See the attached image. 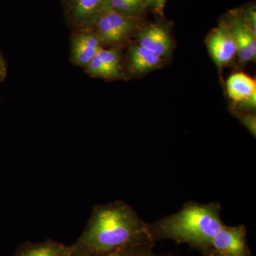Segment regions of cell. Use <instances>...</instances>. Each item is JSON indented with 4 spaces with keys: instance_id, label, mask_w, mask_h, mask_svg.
<instances>
[{
    "instance_id": "1",
    "label": "cell",
    "mask_w": 256,
    "mask_h": 256,
    "mask_svg": "<svg viewBox=\"0 0 256 256\" xmlns=\"http://www.w3.org/2000/svg\"><path fill=\"white\" fill-rule=\"evenodd\" d=\"M152 240L149 225L132 207L116 201L94 206L85 230L72 246L75 255L102 256Z\"/></svg>"
},
{
    "instance_id": "2",
    "label": "cell",
    "mask_w": 256,
    "mask_h": 256,
    "mask_svg": "<svg viewBox=\"0 0 256 256\" xmlns=\"http://www.w3.org/2000/svg\"><path fill=\"white\" fill-rule=\"evenodd\" d=\"M220 205L190 202L182 210L149 225L152 238H168L208 249L212 238L225 224L220 217Z\"/></svg>"
},
{
    "instance_id": "3",
    "label": "cell",
    "mask_w": 256,
    "mask_h": 256,
    "mask_svg": "<svg viewBox=\"0 0 256 256\" xmlns=\"http://www.w3.org/2000/svg\"><path fill=\"white\" fill-rule=\"evenodd\" d=\"M96 36L100 42L117 44L124 41L134 30L132 16L112 10H106L95 18Z\"/></svg>"
},
{
    "instance_id": "4",
    "label": "cell",
    "mask_w": 256,
    "mask_h": 256,
    "mask_svg": "<svg viewBox=\"0 0 256 256\" xmlns=\"http://www.w3.org/2000/svg\"><path fill=\"white\" fill-rule=\"evenodd\" d=\"M208 249L220 256H249L245 226H224L214 236Z\"/></svg>"
},
{
    "instance_id": "5",
    "label": "cell",
    "mask_w": 256,
    "mask_h": 256,
    "mask_svg": "<svg viewBox=\"0 0 256 256\" xmlns=\"http://www.w3.org/2000/svg\"><path fill=\"white\" fill-rule=\"evenodd\" d=\"M207 48L218 67L226 65L237 54L235 38L230 28L226 26H220L210 34L207 40Z\"/></svg>"
},
{
    "instance_id": "6",
    "label": "cell",
    "mask_w": 256,
    "mask_h": 256,
    "mask_svg": "<svg viewBox=\"0 0 256 256\" xmlns=\"http://www.w3.org/2000/svg\"><path fill=\"white\" fill-rule=\"evenodd\" d=\"M227 94L234 102L244 107L255 108L256 82L244 73H236L229 77L226 84Z\"/></svg>"
},
{
    "instance_id": "7",
    "label": "cell",
    "mask_w": 256,
    "mask_h": 256,
    "mask_svg": "<svg viewBox=\"0 0 256 256\" xmlns=\"http://www.w3.org/2000/svg\"><path fill=\"white\" fill-rule=\"evenodd\" d=\"M74 248L53 240L43 242H26L20 245L13 256H73Z\"/></svg>"
},
{
    "instance_id": "8",
    "label": "cell",
    "mask_w": 256,
    "mask_h": 256,
    "mask_svg": "<svg viewBox=\"0 0 256 256\" xmlns=\"http://www.w3.org/2000/svg\"><path fill=\"white\" fill-rule=\"evenodd\" d=\"M102 48L100 42L95 34H80L74 38L72 43V60L76 65L86 67Z\"/></svg>"
},
{
    "instance_id": "9",
    "label": "cell",
    "mask_w": 256,
    "mask_h": 256,
    "mask_svg": "<svg viewBox=\"0 0 256 256\" xmlns=\"http://www.w3.org/2000/svg\"><path fill=\"white\" fill-rule=\"evenodd\" d=\"M237 46V54L242 62H248L256 58V35L245 22L235 20L230 26Z\"/></svg>"
},
{
    "instance_id": "10",
    "label": "cell",
    "mask_w": 256,
    "mask_h": 256,
    "mask_svg": "<svg viewBox=\"0 0 256 256\" xmlns=\"http://www.w3.org/2000/svg\"><path fill=\"white\" fill-rule=\"evenodd\" d=\"M139 43L140 46L161 57L168 56L171 50V40L168 32L158 25H152L144 30L140 35Z\"/></svg>"
},
{
    "instance_id": "11",
    "label": "cell",
    "mask_w": 256,
    "mask_h": 256,
    "mask_svg": "<svg viewBox=\"0 0 256 256\" xmlns=\"http://www.w3.org/2000/svg\"><path fill=\"white\" fill-rule=\"evenodd\" d=\"M161 60L159 55L138 45L131 50L130 65L136 73H146L159 66Z\"/></svg>"
},
{
    "instance_id": "12",
    "label": "cell",
    "mask_w": 256,
    "mask_h": 256,
    "mask_svg": "<svg viewBox=\"0 0 256 256\" xmlns=\"http://www.w3.org/2000/svg\"><path fill=\"white\" fill-rule=\"evenodd\" d=\"M108 0H72V9L76 21L82 23L95 18L107 8Z\"/></svg>"
},
{
    "instance_id": "13",
    "label": "cell",
    "mask_w": 256,
    "mask_h": 256,
    "mask_svg": "<svg viewBox=\"0 0 256 256\" xmlns=\"http://www.w3.org/2000/svg\"><path fill=\"white\" fill-rule=\"evenodd\" d=\"M86 72L92 76L98 78L112 79L118 78L121 75V69L114 68L100 60L98 55L88 64Z\"/></svg>"
},
{
    "instance_id": "14",
    "label": "cell",
    "mask_w": 256,
    "mask_h": 256,
    "mask_svg": "<svg viewBox=\"0 0 256 256\" xmlns=\"http://www.w3.org/2000/svg\"><path fill=\"white\" fill-rule=\"evenodd\" d=\"M150 245L151 244H144L132 246L102 256H149ZM73 256H88L75 255L73 254Z\"/></svg>"
},
{
    "instance_id": "15",
    "label": "cell",
    "mask_w": 256,
    "mask_h": 256,
    "mask_svg": "<svg viewBox=\"0 0 256 256\" xmlns=\"http://www.w3.org/2000/svg\"><path fill=\"white\" fill-rule=\"evenodd\" d=\"M98 56L105 63L114 68L121 69L120 65V52L117 50H104L102 48L98 54Z\"/></svg>"
},
{
    "instance_id": "16",
    "label": "cell",
    "mask_w": 256,
    "mask_h": 256,
    "mask_svg": "<svg viewBox=\"0 0 256 256\" xmlns=\"http://www.w3.org/2000/svg\"><path fill=\"white\" fill-rule=\"evenodd\" d=\"M242 124L248 128L249 131L256 136V116L254 114H246L240 117Z\"/></svg>"
},
{
    "instance_id": "17",
    "label": "cell",
    "mask_w": 256,
    "mask_h": 256,
    "mask_svg": "<svg viewBox=\"0 0 256 256\" xmlns=\"http://www.w3.org/2000/svg\"><path fill=\"white\" fill-rule=\"evenodd\" d=\"M256 14L255 10H250V12L248 14V18L245 23L247 26L252 30V33L256 35Z\"/></svg>"
},
{
    "instance_id": "18",
    "label": "cell",
    "mask_w": 256,
    "mask_h": 256,
    "mask_svg": "<svg viewBox=\"0 0 256 256\" xmlns=\"http://www.w3.org/2000/svg\"><path fill=\"white\" fill-rule=\"evenodd\" d=\"M6 76V64L2 56L0 53V82L4 80Z\"/></svg>"
},
{
    "instance_id": "19",
    "label": "cell",
    "mask_w": 256,
    "mask_h": 256,
    "mask_svg": "<svg viewBox=\"0 0 256 256\" xmlns=\"http://www.w3.org/2000/svg\"><path fill=\"white\" fill-rule=\"evenodd\" d=\"M166 1V0H154V4H156V12L160 13V14H162Z\"/></svg>"
},
{
    "instance_id": "20",
    "label": "cell",
    "mask_w": 256,
    "mask_h": 256,
    "mask_svg": "<svg viewBox=\"0 0 256 256\" xmlns=\"http://www.w3.org/2000/svg\"><path fill=\"white\" fill-rule=\"evenodd\" d=\"M121 1H122V0H108L106 10L112 9L116 4H118Z\"/></svg>"
},
{
    "instance_id": "21",
    "label": "cell",
    "mask_w": 256,
    "mask_h": 256,
    "mask_svg": "<svg viewBox=\"0 0 256 256\" xmlns=\"http://www.w3.org/2000/svg\"><path fill=\"white\" fill-rule=\"evenodd\" d=\"M207 256H220L218 255V254H215V252H212V254H210V255H208Z\"/></svg>"
},
{
    "instance_id": "22",
    "label": "cell",
    "mask_w": 256,
    "mask_h": 256,
    "mask_svg": "<svg viewBox=\"0 0 256 256\" xmlns=\"http://www.w3.org/2000/svg\"><path fill=\"white\" fill-rule=\"evenodd\" d=\"M146 1H148V2L150 3V4H154V0H146Z\"/></svg>"
}]
</instances>
